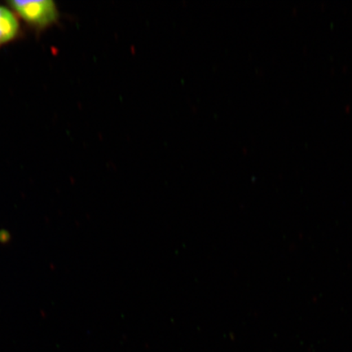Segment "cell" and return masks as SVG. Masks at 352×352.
Listing matches in <instances>:
<instances>
[{"label":"cell","instance_id":"6da1fadb","mask_svg":"<svg viewBox=\"0 0 352 352\" xmlns=\"http://www.w3.org/2000/svg\"><path fill=\"white\" fill-rule=\"evenodd\" d=\"M8 4L21 19L35 28H46L58 19V10L51 0L10 1Z\"/></svg>","mask_w":352,"mask_h":352},{"label":"cell","instance_id":"7a4b0ae2","mask_svg":"<svg viewBox=\"0 0 352 352\" xmlns=\"http://www.w3.org/2000/svg\"><path fill=\"white\" fill-rule=\"evenodd\" d=\"M20 25L10 8L0 6V47L14 41L19 36Z\"/></svg>","mask_w":352,"mask_h":352}]
</instances>
